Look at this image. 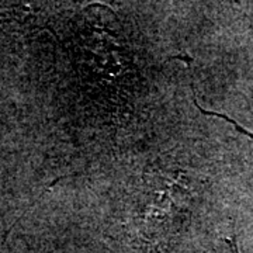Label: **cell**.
<instances>
[{
  "label": "cell",
  "mask_w": 253,
  "mask_h": 253,
  "mask_svg": "<svg viewBox=\"0 0 253 253\" xmlns=\"http://www.w3.org/2000/svg\"><path fill=\"white\" fill-rule=\"evenodd\" d=\"M194 186L177 168L144 173L134 211V245L141 253L162 252L180 235L191 217Z\"/></svg>",
  "instance_id": "cell-1"
}]
</instances>
